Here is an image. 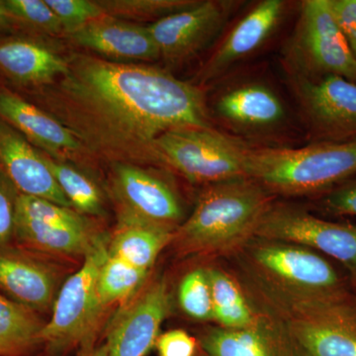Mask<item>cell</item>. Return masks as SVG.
<instances>
[{"label":"cell","instance_id":"603a6c76","mask_svg":"<svg viewBox=\"0 0 356 356\" xmlns=\"http://www.w3.org/2000/svg\"><path fill=\"white\" fill-rule=\"evenodd\" d=\"M175 232L145 222L121 219L120 227L109 242V255L149 271L161 250L172 245Z\"/></svg>","mask_w":356,"mask_h":356},{"label":"cell","instance_id":"7a4b0ae2","mask_svg":"<svg viewBox=\"0 0 356 356\" xmlns=\"http://www.w3.org/2000/svg\"><path fill=\"white\" fill-rule=\"evenodd\" d=\"M275 199L248 177L207 185L172 245L181 254L231 257L254 238Z\"/></svg>","mask_w":356,"mask_h":356},{"label":"cell","instance_id":"d6986e66","mask_svg":"<svg viewBox=\"0 0 356 356\" xmlns=\"http://www.w3.org/2000/svg\"><path fill=\"white\" fill-rule=\"evenodd\" d=\"M67 72V60L25 35L0 37V74L28 90L48 86Z\"/></svg>","mask_w":356,"mask_h":356},{"label":"cell","instance_id":"74e56055","mask_svg":"<svg viewBox=\"0 0 356 356\" xmlns=\"http://www.w3.org/2000/svg\"><path fill=\"white\" fill-rule=\"evenodd\" d=\"M79 356H109L108 348H107L106 343L97 346V348H88Z\"/></svg>","mask_w":356,"mask_h":356},{"label":"cell","instance_id":"52a82bcc","mask_svg":"<svg viewBox=\"0 0 356 356\" xmlns=\"http://www.w3.org/2000/svg\"><path fill=\"white\" fill-rule=\"evenodd\" d=\"M110 240L99 235L84 257L83 266L65 281L56 298L53 313L41 332L42 343L49 350L63 351L86 343L103 311L97 281L109 257Z\"/></svg>","mask_w":356,"mask_h":356},{"label":"cell","instance_id":"cb8c5ba5","mask_svg":"<svg viewBox=\"0 0 356 356\" xmlns=\"http://www.w3.org/2000/svg\"><path fill=\"white\" fill-rule=\"evenodd\" d=\"M205 269L212 295L214 322L225 329H242L252 325L259 313L235 276L219 267Z\"/></svg>","mask_w":356,"mask_h":356},{"label":"cell","instance_id":"5bb4252c","mask_svg":"<svg viewBox=\"0 0 356 356\" xmlns=\"http://www.w3.org/2000/svg\"><path fill=\"white\" fill-rule=\"evenodd\" d=\"M0 118L51 158L70 159L86 153L81 142L60 121L4 86H0Z\"/></svg>","mask_w":356,"mask_h":356},{"label":"cell","instance_id":"836d02e7","mask_svg":"<svg viewBox=\"0 0 356 356\" xmlns=\"http://www.w3.org/2000/svg\"><path fill=\"white\" fill-rule=\"evenodd\" d=\"M320 204L330 214L356 216V178L351 177L325 192Z\"/></svg>","mask_w":356,"mask_h":356},{"label":"cell","instance_id":"1f68e13d","mask_svg":"<svg viewBox=\"0 0 356 356\" xmlns=\"http://www.w3.org/2000/svg\"><path fill=\"white\" fill-rule=\"evenodd\" d=\"M47 4L62 24L65 34L70 35L83 26L106 15L98 1L91 0H46Z\"/></svg>","mask_w":356,"mask_h":356},{"label":"cell","instance_id":"4dcf8cb0","mask_svg":"<svg viewBox=\"0 0 356 356\" xmlns=\"http://www.w3.org/2000/svg\"><path fill=\"white\" fill-rule=\"evenodd\" d=\"M22 29L56 35L64 32L60 20L46 0H4Z\"/></svg>","mask_w":356,"mask_h":356},{"label":"cell","instance_id":"6da1fadb","mask_svg":"<svg viewBox=\"0 0 356 356\" xmlns=\"http://www.w3.org/2000/svg\"><path fill=\"white\" fill-rule=\"evenodd\" d=\"M29 91L86 153L115 163L163 166L156 142L163 134L212 128L200 89L149 65L74 54L64 76Z\"/></svg>","mask_w":356,"mask_h":356},{"label":"cell","instance_id":"2e32d148","mask_svg":"<svg viewBox=\"0 0 356 356\" xmlns=\"http://www.w3.org/2000/svg\"><path fill=\"white\" fill-rule=\"evenodd\" d=\"M257 313L242 329L206 327L199 337L201 348L207 356H298L280 323Z\"/></svg>","mask_w":356,"mask_h":356},{"label":"cell","instance_id":"f35d334b","mask_svg":"<svg viewBox=\"0 0 356 356\" xmlns=\"http://www.w3.org/2000/svg\"><path fill=\"white\" fill-rule=\"evenodd\" d=\"M355 280H356V275L355 276Z\"/></svg>","mask_w":356,"mask_h":356},{"label":"cell","instance_id":"ffe728a7","mask_svg":"<svg viewBox=\"0 0 356 356\" xmlns=\"http://www.w3.org/2000/svg\"><path fill=\"white\" fill-rule=\"evenodd\" d=\"M276 321L298 356H356V301L348 310L321 322Z\"/></svg>","mask_w":356,"mask_h":356},{"label":"cell","instance_id":"3957f363","mask_svg":"<svg viewBox=\"0 0 356 356\" xmlns=\"http://www.w3.org/2000/svg\"><path fill=\"white\" fill-rule=\"evenodd\" d=\"M355 175L356 139L248 152L247 177L275 197L327 192Z\"/></svg>","mask_w":356,"mask_h":356},{"label":"cell","instance_id":"4fadbf2b","mask_svg":"<svg viewBox=\"0 0 356 356\" xmlns=\"http://www.w3.org/2000/svg\"><path fill=\"white\" fill-rule=\"evenodd\" d=\"M0 172L23 195L46 199L72 208L47 163L46 154L1 118Z\"/></svg>","mask_w":356,"mask_h":356},{"label":"cell","instance_id":"44dd1931","mask_svg":"<svg viewBox=\"0 0 356 356\" xmlns=\"http://www.w3.org/2000/svg\"><path fill=\"white\" fill-rule=\"evenodd\" d=\"M222 120L243 130H267L285 118L284 105L278 95L261 83H247L225 91L216 102Z\"/></svg>","mask_w":356,"mask_h":356},{"label":"cell","instance_id":"8fae6325","mask_svg":"<svg viewBox=\"0 0 356 356\" xmlns=\"http://www.w3.org/2000/svg\"><path fill=\"white\" fill-rule=\"evenodd\" d=\"M232 6L228 1H198L147 26L159 57L175 64L202 51L221 33Z\"/></svg>","mask_w":356,"mask_h":356},{"label":"cell","instance_id":"9c48e42d","mask_svg":"<svg viewBox=\"0 0 356 356\" xmlns=\"http://www.w3.org/2000/svg\"><path fill=\"white\" fill-rule=\"evenodd\" d=\"M307 125L318 142L356 139V83L339 76L290 74Z\"/></svg>","mask_w":356,"mask_h":356},{"label":"cell","instance_id":"5b68a950","mask_svg":"<svg viewBox=\"0 0 356 356\" xmlns=\"http://www.w3.org/2000/svg\"><path fill=\"white\" fill-rule=\"evenodd\" d=\"M163 166L192 184L207 185L248 177L250 147L213 128H180L159 137Z\"/></svg>","mask_w":356,"mask_h":356},{"label":"cell","instance_id":"8992f818","mask_svg":"<svg viewBox=\"0 0 356 356\" xmlns=\"http://www.w3.org/2000/svg\"><path fill=\"white\" fill-rule=\"evenodd\" d=\"M290 74L317 79L339 76L356 83V57L339 29L329 0H305L287 44Z\"/></svg>","mask_w":356,"mask_h":356},{"label":"cell","instance_id":"277c9868","mask_svg":"<svg viewBox=\"0 0 356 356\" xmlns=\"http://www.w3.org/2000/svg\"><path fill=\"white\" fill-rule=\"evenodd\" d=\"M229 257L238 268L276 286L320 294L348 292L324 255L294 243L254 236Z\"/></svg>","mask_w":356,"mask_h":356},{"label":"cell","instance_id":"ab89813d","mask_svg":"<svg viewBox=\"0 0 356 356\" xmlns=\"http://www.w3.org/2000/svg\"><path fill=\"white\" fill-rule=\"evenodd\" d=\"M355 301H356V297H355Z\"/></svg>","mask_w":356,"mask_h":356},{"label":"cell","instance_id":"7c38bea8","mask_svg":"<svg viewBox=\"0 0 356 356\" xmlns=\"http://www.w3.org/2000/svg\"><path fill=\"white\" fill-rule=\"evenodd\" d=\"M170 308V295L163 278L142 288L110 327L106 343L109 356L146 355L156 346Z\"/></svg>","mask_w":356,"mask_h":356},{"label":"cell","instance_id":"484cf974","mask_svg":"<svg viewBox=\"0 0 356 356\" xmlns=\"http://www.w3.org/2000/svg\"><path fill=\"white\" fill-rule=\"evenodd\" d=\"M149 273L109 255L97 281L98 297L103 308L127 303L142 290Z\"/></svg>","mask_w":356,"mask_h":356},{"label":"cell","instance_id":"d4e9b609","mask_svg":"<svg viewBox=\"0 0 356 356\" xmlns=\"http://www.w3.org/2000/svg\"><path fill=\"white\" fill-rule=\"evenodd\" d=\"M39 314L0 294V356H23L42 344Z\"/></svg>","mask_w":356,"mask_h":356},{"label":"cell","instance_id":"d6a6232c","mask_svg":"<svg viewBox=\"0 0 356 356\" xmlns=\"http://www.w3.org/2000/svg\"><path fill=\"white\" fill-rule=\"evenodd\" d=\"M18 195L15 186L0 172V248L11 245L14 241Z\"/></svg>","mask_w":356,"mask_h":356},{"label":"cell","instance_id":"30bf717a","mask_svg":"<svg viewBox=\"0 0 356 356\" xmlns=\"http://www.w3.org/2000/svg\"><path fill=\"white\" fill-rule=\"evenodd\" d=\"M112 185L123 213L136 220L175 231L184 221V210L172 185L140 165L115 163Z\"/></svg>","mask_w":356,"mask_h":356},{"label":"cell","instance_id":"f1b7e54d","mask_svg":"<svg viewBox=\"0 0 356 356\" xmlns=\"http://www.w3.org/2000/svg\"><path fill=\"white\" fill-rule=\"evenodd\" d=\"M178 301L188 317L214 321L212 295L205 268H196L184 276L178 289Z\"/></svg>","mask_w":356,"mask_h":356},{"label":"cell","instance_id":"f546056e","mask_svg":"<svg viewBox=\"0 0 356 356\" xmlns=\"http://www.w3.org/2000/svg\"><path fill=\"white\" fill-rule=\"evenodd\" d=\"M16 213L58 226L69 228L89 227L88 221L76 211H72L70 208L64 207L46 199L23 195L20 193L16 204Z\"/></svg>","mask_w":356,"mask_h":356},{"label":"cell","instance_id":"e0dca14e","mask_svg":"<svg viewBox=\"0 0 356 356\" xmlns=\"http://www.w3.org/2000/svg\"><path fill=\"white\" fill-rule=\"evenodd\" d=\"M77 46L113 62L154 60L158 47L144 26L105 15L69 35Z\"/></svg>","mask_w":356,"mask_h":356},{"label":"cell","instance_id":"4316f807","mask_svg":"<svg viewBox=\"0 0 356 356\" xmlns=\"http://www.w3.org/2000/svg\"><path fill=\"white\" fill-rule=\"evenodd\" d=\"M46 161L72 208L79 214L90 216L103 214L102 192L92 180L76 168L48 154H46Z\"/></svg>","mask_w":356,"mask_h":356},{"label":"cell","instance_id":"8d00e7d4","mask_svg":"<svg viewBox=\"0 0 356 356\" xmlns=\"http://www.w3.org/2000/svg\"><path fill=\"white\" fill-rule=\"evenodd\" d=\"M22 30L19 23L13 17V14L7 8L6 1L0 0V32L15 33Z\"/></svg>","mask_w":356,"mask_h":356},{"label":"cell","instance_id":"9a60e30c","mask_svg":"<svg viewBox=\"0 0 356 356\" xmlns=\"http://www.w3.org/2000/svg\"><path fill=\"white\" fill-rule=\"evenodd\" d=\"M53 269L25 248H0V294L37 314L53 308Z\"/></svg>","mask_w":356,"mask_h":356},{"label":"cell","instance_id":"ac0fdd59","mask_svg":"<svg viewBox=\"0 0 356 356\" xmlns=\"http://www.w3.org/2000/svg\"><path fill=\"white\" fill-rule=\"evenodd\" d=\"M286 2L264 0L259 2L231 30L219 48L201 70L202 83L222 76L232 65L254 53L273 34L284 14Z\"/></svg>","mask_w":356,"mask_h":356},{"label":"cell","instance_id":"d590c367","mask_svg":"<svg viewBox=\"0 0 356 356\" xmlns=\"http://www.w3.org/2000/svg\"><path fill=\"white\" fill-rule=\"evenodd\" d=\"M330 7L356 57V0H329Z\"/></svg>","mask_w":356,"mask_h":356},{"label":"cell","instance_id":"7402d4cb","mask_svg":"<svg viewBox=\"0 0 356 356\" xmlns=\"http://www.w3.org/2000/svg\"><path fill=\"white\" fill-rule=\"evenodd\" d=\"M97 234L91 227L69 228L23 216L16 213L14 240L25 250L64 257H86Z\"/></svg>","mask_w":356,"mask_h":356},{"label":"cell","instance_id":"e575fe53","mask_svg":"<svg viewBox=\"0 0 356 356\" xmlns=\"http://www.w3.org/2000/svg\"><path fill=\"white\" fill-rule=\"evenodd\" d=\"M156 346L161 356H194L197 343L186 332L175 330L159 336Z\"/></svg>","mask_w":356,"mask_h":356},{"label":"cell","instance_id":"ba28073f","mask_svg":"<svg viewBox=\"0 0 356 356\" xmlns=\"http://www.w3.org/2000/svg\"><path fill=\"white\" fill-rule=\"evenodd\" d=\"M254 236L294 243L336 259L356 275V226L321 219L308 211L274 202Z\"/></svg>","mask_w":356,"mask_h":356},{"label":"cell","instance_id":"83f0119b","mask_svg":"<svg viewBox=\"0 0 356 356\" xmlns=\"http://www.w3.org/2000/svg\"><path fill=\"white\" fill-rule=\"evenodd\" d=\"M193 0H102L98 1L106 15L122 20L154 22L195 6Z\"/></svg>","mask_w":356,"mask_h":356}]
</instances>
